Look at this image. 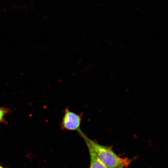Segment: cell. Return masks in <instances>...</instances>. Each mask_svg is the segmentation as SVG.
<instances>
[{
    "label": "cell",
    "mask_w": 168,
    "mask_h": 168,
    "mask_svg": "<svg viewBox=\"0 0 168 168\" xmlns=\"http://www.w3.org/2000/svg\"><path fill=\"white\" fill-rule=\"evenodd\" d=\"M85 142H88L103 163L109 168H123L128 166L131 160L118 156L110 147L100 145L88 138L80 129L77 131Z\"/></svg>",
    "instance_id": "cell-1"
},
{
    "label": "cell",
    "mask_w": 168,
    "mask_h": 168,
    "mask_svg": "<svg viewBox=\"0 0 168 168\" xmlns=\"http://www.w3.org/2000/svg\"><path fill=\"white\" fill-rule=\"evenodd\" d=\"M80 116L66 109L62 123L63 128L69 130H78L81 122Z\"/></svg>",
    "instance_id": "cell-2"
},
{
    "label": "cell",
    "mask_w": 168,
    "mask_h": 168,
    "mask_svg": "<svg viewBox=\"0 0 168 168\" xmlns=\"http://www.w3.org/2000/svg\"><path fill=\"white\" fill-rule=\"evenodd\" d=\"M90 153L91 163L90 168H109L101 161L88 142H85Z\"/></svg>",
    "instance_id": "cell-3"
},
{
    "label": "cell",
    "mask_w": 168,
    "mask_h": 168,
    "mask_svg": "<svg viewBox=\"0 0 168 168\" xmlns=\"http://www.w3.org/2000/svg\"><path fill=\"white\" fill-rule=\"evenodd\" d=\"M10 112L9 108L4 107H0V123H6L5 120L4 116Z\"/></svg>",
    "instance_id": "cell-4"
},
{
    "label": "cell",
    "mask_w": 168,
    "mask_h": 168,
    "mask_svg": "<svg viewBox=\"0 0 168 168\" xmlns=\"http://www.w3.org/2000/svg\"><path fill=\"white\" fill-rule=\"evenodd\" d=\"M0 168H3L0 165Z\"/></svg>",
    "instance_id": "cell-5"
}]
</instances>
